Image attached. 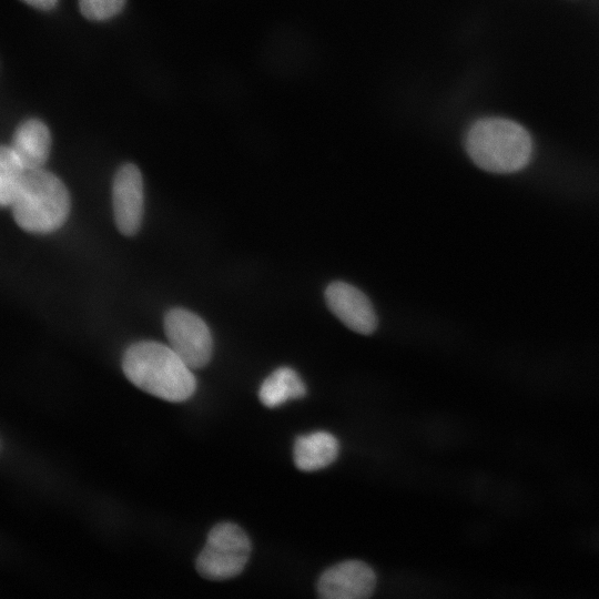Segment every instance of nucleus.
I'll use <instances>...</instances> for the list:
<instances>
[{
	"mask_svg": "<svg viewBox=\"0 0 599 599\" xmlns=\"http://www.w3.org/2000/svg\"><path fill=\"white\" fill-rule=\"evenodd\" d=\"M122 368L136 387L167 402H184L196 388L192 368L169 345L159 342L142 341L129 346Z\"/></svg>",
	"mask_w": 599,
	"mask_h": 599,
	"instance_id": "f257e3e1",
	"label": "nucleus"
},
{
	"mask_svg": "<svg viewBox=\"0 0 599 599\" xmlns=\"http://www.w3.org/2000/svg\"><path fill=\"white\" fill-rule=\"evenodd\" d=\"M466 151L480 169L511 173L527 165L532 141L524 126L504 118H484L467 131Z\"/></svg>",
	"mask_w": 599,
	"mask_h": 599,
	"instance_id": "f03ea898",
	"label": "nucleus"
},
{
	"mask_svg": "<svg viewBox=\"0 0 599 599\" xmlns=\"http://www.w3.org/2000/svg\"><path fill=\"white\" fill-rule=\"evenodd\" d=\"M11 207L16 223L23 231L47 234L65 223L71 201L63 182L41 167L26 171Z\"/></svg>",
	"mask_w": 599,
	"mask_h": 599,
	"instance_id": "7ed1b4c3",
	"label": "nucleus"
},
{
	"mask_svg": "<svg viewBox=\"0 0 599 599\" xmlns=\"http://www.w3.org/2000/svg\"><path fill=\"white\" fill-rule=\"evenodd\" d=\"M251 550L250 538L240 526L221 522L209 532L195 567L199 575L205 579H230L243 571Z\"/></svg>",
	"mask_w": 599,
	"mask_h": 599,
	"instance_id": "20e7f679",
	"label": "nucleus"
},
{
	"mask_svg": "<svg viewBox=\"0 0 599 599\" xmlns=\"http://www.w3.org/2000/svg\"><path fill=\"white\" fill-rule=\"evenodd\" d=\"M169 346L192 369L204 367L213 353V338L206 323L185 308H172L164 316Z\"/></svg>",
	"mask_w": 599,
	"mask_h": 599,
	"instance_id": "39448f33",
	"label": "nucleus"
},
{
	"mask_svg": "<svg viewBox=\"0 0 599 599\" xmlns=\"http://www.w3.org/2000/svg\"><path fill=\"white\" fill-rule=\"evenodd\" d=\"M112 207L118 230L126 236L136 234L144 213V191L141 171L125 163L116 171L112 184Z\"/></svg>",
	"mask_w": 599,
	"mask_h": 599,
	"instance_id": "423d86ee",
	"label": "nucleus"
},
{
	"mask_svg": "<svg viewBox=\"0 0 599 599\" xmlns=\"http://www.w3.org/2000/svg\"><path fill=\"white\" fill-rule=\"evenodd\" d=\"M376 586L374 570L359 560H346L326 569L317 581V592L325 599H362L372 596Z\"/></svg>",
	"mask_w": 599,
	"mask_h": 599,
	"instance_id": "0eeeda50",
	"label": "nucleus"
},
{
	"mask_svg": "<svg viewBox=\"0 0 599 599\" xmlns=\"http://www.w3.org/2000/svg\"><path fill=\"white\" fill-rule=\"evenodd\" d=\"M325 300L333 314L348 328L370 334L377 325L376 314L368 297L345 282H333L325 291Z\"/></svg>",
	"mask_w": 599,
	"mask_h": 599,
	"instance_id": "6e6552de",
	"label": "nucleus"
},
{
	"mask_svg": "<svg viewBox=\"0 0 599 599\" xmlns=\"http://www.w3.org/2000/svg\"><path fill=\"white\" fill-rule=\"evenodd\" d=\"M10 148L27 171L41 169L50 154V131L41 120L29 119L14 131Z\"/></svg>",
	"mask_w": 599,
	"mask_h": 599,
	"instance_id": "1a4fd4ad",
	"label": "nucleus"
},
{
	"mask_svg": "<svg viewBox=\"0 0 599 599\" xmlns=\"http://www.w3.org/2000/svg\"><path fill=\"white\" fill-rule=\"evenodd\" d=\"M339 445L334 435L314 432L296 438L293 448L295 466L303 471H314L331 465L338 455Z\"/></svg>",
	"mask_w": 599,
	"mask_h": 599,
	"instance_id": "9d476101",
	"label": "nucleus"
},
{
	"mask_svg": "<svg viewBox=\"0 0 599 599\" xmlns=\"http://www.w3.org/2000/svg\"><path fill=\"white\" fill-rule=\"evenodd\" d=\"M306 387L301 376L291 367H280L262 383L258 397L270 408L281 406L290 399L301 398Z\"/></svg>",
	"mask_w": 599,
	"mask_h": 599,
	"instance_id": "9b49d317",
	"label": "nucleus"
},
{
	"mask_svg": "<svg viewBox=\"0 0 599 599\" xmlns=\"http://www.w3.org/2000/svg\"><path fill=\"white\" fill-rule=\"evenodd\" d=\"M26 171L12 149L0 145V207L11 206L22 185Z\"/></svg>",
	"mask_w": 599,
	"mask_h": 599,
	"instance_id": "f8f14e48",
	"label": "nucleus"
},
{
	"mask_svg": "<svg viewBox=\"0 0 599 599\" xmlns=\"http://www.w3.org/2000/svg\"><path fill=\"white\" fill-rule=\"evenodd\" d=\"M126 0H79L83 17L92 21L108 20L118 14Z\"/></svg>",
	"mask_w": 599,
	"mask_h": 599,
	"instance_id": "ddd939ff",
	"label": "nucleus"
},
{
	"mask_svg": "<svg viewBox=\"0 0 599 599\" xmlns=\"http://www.w3.org/2000/svg\"><path fill=\"white\" fill-rule=\"evenodd\" d=\"M21 1L26 2L27 4L35 9L44 10V11L51 10L58 3V0H21Z\"/></svg>",
	"mask_w": 599,
	"mask_h": 599,
	"instance_id": "4468645a",
	"label": "nucleus"
}]
</instances>
